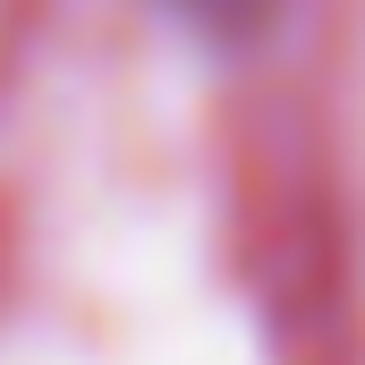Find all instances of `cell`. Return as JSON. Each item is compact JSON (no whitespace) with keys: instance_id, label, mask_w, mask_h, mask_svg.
Returning a JSON list of instances; mask_svg holds the SVG:
<instances>
[{"instance_id":"1","label":"cell","mask_w":365,"mask_h":365,"mask_svg":"<svg viewBox=\"0 0 365 365\" xmlns=\"http://www.w3.org/2000/svg\"><path fill=\"white\" fill-rule=\"evenodd\" d=\"M179 9H195L204 26H255L264 17V0H179Z\"/></svg>"}]
</instances>
